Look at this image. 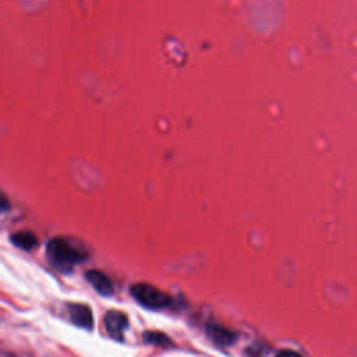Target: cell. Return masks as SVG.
<instances>
[{
    "instance_id": "10",
    "label": "cell",
    "mask_w": 357,
    "mask_h": 357,
    "mask_svg": "<svg viewBox=\"0 0 357 357\" xmlns=\"http://www.w3.org/2000/svg\"><path fill=\"white\" fill-rule=\"evenodd\" d=\"M276 357H302V356L293 350H282L278 353Z\"/></svg>"
},
{
    "instance_id": "7",
    "label": "cell",
    "mask_w": 357,
    "mask_h": 357,
    "mask_svg": "<svg viewBox=\"0 0 357 357\" xmlns=\"http://www.w3.org/2000/svg\"><path fill=\"white\" fill-rule=\"evenodd\" d=\"M12 243L23 250H32L38 246V239L32 232H17L12 236Z\"/></svg>"
},
{
    "instance_id": "8",
    "label": "cell",
    "mask_w": 357,
    "mask_h": 357,
    "mask_svg": "<svg viewBox=\"0 0 357 357\" xmlns=\"http://www.w3.org/2000/svg\"><path fill=\"white\" fill-rule=\"evenodd\" d=\"M144 341L150 345H155V346H162L166 347L168 345L172 343V341L162 332H155V331H148L144 332Z\"/></svg>"
},
{
    "instance_id": "4",
    "label": "cell",
    "mask_w": 357,
    "mask_h": 357,
    "mask_svg": "<svg viewBox=\"0 0 357 357\" xmlns=\"http://www.w3.org/2000/svg\"><path fill=\"white\" fill-rule=\"evenodd\" d=\"M68 313L70 318L73 323L84 330H92L94 327V317L92 311L88 306L80 304V303H73L68 304Z\"/></svg>"
},
{
    "instance_id": "2",
    "label": "cell",
    "mask_w": 357,
    "mask_h": 357,
    "mask_svg": "<svg viewBox=\"0 0 357 357\" xmlns=\"http://www.w3.org/2000/svg\"><path fill=\"white\" fill-rule=\"evenodd\" d=\"M133 298L147 308L151 310H161L168 307L172 303V299L168 293L162 292L161 289L153 287L150 283H135L131 287Z\"/></svg>"
},
{
    "instance_id": "6",
    "label": "cell",
    "mask_w": 357,
    "mask_h": 357,
    "mask_svg": "<svg viewBox=\"0 0 357 357\" xmlns=\"http://www.w3.org/2000/svg\"><path fill=\"white\" fill-rule=\"evenodd\" d=\"M208 339L218 346H230L236 342V334L217 324H208L205 328Z\"/></svg>"
},
{
    "instance_id": "3",
    "label": "cell",
    "mask_w": 357,
    "mask_h": 357,
    "mask_svg": "<svg viewBox=\"0 0 357 357\" xmlns=\"http://www.w3.org/2000/svg\"><path fill=\"white\" fill-rule=\"evenodd\" d=\"M103 323H105V328L108 331V334L122 341L124 331L129 327V318L123 311L119 310H111L105 314L103 318Z\"/></svg>"
},
{
    "instance_id": "5",
    "label": "cell",
    "mask_w": 357,
    "mask_h": 357,
    "mask_svg": "<svg viewBox=\"0 0 357 357\" xmlns=\"http://www.w3.org/2000/svg\"><path fill=\"white\" fill-rule=\"evenodd\" d=\"M85 278L99 295L111 296L114 293V283L103 272L98 269H90L85 272Z\"/></svg>"
},
{
    "instance_id": "9",
    "label": "cell",
    "mask_w": 357,
    "mask_h": 357,
    "mask_svg": "<svg viewBox=\"0 0 357 357\" xmlns=\"http://www.w3.org/2000/svg\"><path fill=\"white\" fill-rule=\"evenodd\" d=\"M9 209H10V201L3 191H0V213H3Z\"/></svg>"
},
{
    "instance_id": "1",
    "label": "cell",
    "mask_w": 357,
    "mask_h": 357,
    "mask_svg": "<svg viewBox=\"0 0 357 357\" xmlns=\"http://www.w3.org/2000/svg\"><path fill=\"white\" fill-rule=\"evenodd\" d=\"M47 253L52 265L62 272H70L75 265L87 260V253L84 250L64 237L52 239L48 243Z\"/></svg>"
}]
</instances>
